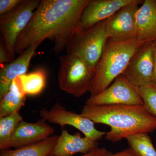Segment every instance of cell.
I'll return each instance as SVG.
<instances>
[{"mask_svg": "<svg viewBox=\"0 0 156 156\" xmlns=\"http://www.w3.org/2000/svg\"><path fill=\"white\" fill-rule=\"evenodd\" d=\"M105 156H138L132 149H126L122 151L116 153H112L110 151H108Z\"/></svg>", "mask_w": 156, "mask_h": 156, "instance_id": "cell-24", "label": "cell"}, {"mask_svg": "<svg viewBox=\"0 0 156 156\" xmlns=\"http://www.w3.org/2000/svg\"><path fill=\"white\" fill-rule=\"evenodd\" d=\"M152 83L156 85V41H155L154 50V71Z\"/></svg>", "mask_w": 156, "mask_h": 156, "instance_id": "cell-26", "label": "cell"}, {"mask_svg": "<svg viewBox=\"0 0 156 156\" xmlns=\"http://www.w3.org/2000/svg\"><path fill=\"white\" fill-rule=\"evenodd\" d=\"M130 148L138 156H156V150L151 136L147 133H140L126 137Z\"/></svg>", "mask_w": 156, "mask_h": 156, "instance_id": "cell-20", "label": "cell"}, {"mask_svg": "<svg viewBox=\"0 0 156 156\" xmlns=\"http://www.w3.org/2000/svg\"><path fill=\"white\" fill-rule=\"evenodd\" d=\"M0 99V118L20 111L24 106L26 95L23 92L18 77L12 82L9 92Z\"/></svg>", "mask_w": 156, "mask_h": 156, "instance_id": "cell-16", "label": "cell"}, {"mask_svg": "<svg viewBox=\"0 0 156 156\" xmlns=\"http://www.w3.org/2000/svg\"><path fill=\"white\" fill-rule=\"evenodd\" d=\"M139 90L147 110L156 117V85L151 83L139 87Z\"/></svg>", "mask_w": 156, "mask_h": 156, "instance_id": "cell-21", "label": "cell"}, {"mask_svg": "<svg viewBox=\"0 0 156 156\" xmlns=\"http://www.w3.org/2000/svg\"><path fill=\"white\" fill-rule=\"evenodd\" d=\"M18 78L23 92L26 95H38L46 86V73L44 69H37Z\"/></svg>", "mask_w": 156, "mask_h": 156, "instance_id": "cell-18", "label": "cell"}, {"mask_svg": "<svg viewBox=\"0 0 156 156\" xmlns=\"http://www.w3.org/2000/svg\"><path fill=\"white\" fill-rule=\"evenodd\" d=\"M87 105H144L139 88L134 86L123 75L118 77L103 92L90 97L86 102Z\"/></svg>", "mask_w": 156, "mask_h": 156, "instance_id": "cell-7", "label": "cell"}, {"mask_svg": "<svg viewBox=\"0 0 156 156\" xmlns=\"http://www.w3.org/2000/svg\"><path fill=\"white\" fill-rule=\"evenodd\" d=\"M23 0H0V15L13 11Z\"/></svg>", "mask_w": 156, "mask_h": 156, "instance_id": "cell-22", "label": "cell"}, {"mask_svg": "<svg viewBox=\"0 0 156 156\" xmlns=\"http://www.w3.org/2000/svg\"><path fill=\"white\" fill-rule=\"evenodd\" d=\"M108 151L105 148L99 147L90 152L80 156H105Z\"/></svg>", "mask_w": 156, "mask_h": 156, "instance_id": "cell-25", "label": "cell"}, {"mask_svg": "<svg viewBox=\"0 0 156 156\" xmlns=\"http://www.w3.org/2000/svg\"><path fill=\"white\" fill-rule=\"evenodd\" d=\"M40 115L42 119L59 125L62 128L66 126H73L93 141L100 140L106 134V132L96 129L94 123L91 120L81 114L67 111L58 103L55 104L50 110L42 109L40 111Z\"/></svg>", "mask_w": 156, "mask_h": 156, "instance_id": "cell-8", "label": "cell"}, {"mask_svg": "<svg viewBox=\"0 0 156 156\" xmlns=\"http://www.w3.org/2000/svg\"><path fill=\"white\" fill-rule=\"evenodd\" d=\"M58 73L59 88L76 97L89 92L94 82L95 72L83 59L75 54H67L59 57Z\"/></svg>", "mask_w": 156, "mask_h": 156, "instance_id": "cell-4", "label": "cell"}, {"mask_svg": "<svg viewBox=\"0 0 156 156\" xmlns=\"http://www.w3.org/2000/svg\"><path fill=\"white\" fill-rule=\"evenodd\" d=\"M155 41L148 42L134 53L122 75L139 88L152 83Z\"/></svg>", "mask_w": 156, "mask_h": 156, "instance_id": "cell-9", "label": "cell"}, {"mask_svg": "<svg viewBox=\"0 0 156 156\" xmlns=\"http://www.w3.org/2000/svg\"><path fill=\"white\" fill-rule=\"evenodd\" d=\"M106 20L74 34L66 48L67 54L79 56L95 73L108 41Z\"/></svg>", "mask_w": 156, "mask_h": 156, "instance_id": "cell-5", "label": "cell"}, {"mask_svg": "<svg viewBox=\"0 0 156 156\" xmlns=\"http://www.w3.org/2000/svg\"><path fill=\"white\" fill-rule=\"evenodd\" d=\"M40 0H23L13 11L0 16V31L12 61L15 57L17 39L25 29L41 2Z\"/></svg>", "mask_w": 156, "mask_h": 156, "instance_id": "cell-6", "label": "cell"}, {"mask_svg": "<svg viewBox=\"0 0 156 156\" xmlns=\"http://www.w3.org/2000/svg\"><path fill=\"white\" fill-rule=\"evenodd\" d=\"M143 1L123 7L106 20V30L108 40L121 41L136 38L137 31L136 14L139 5Z\"/></svg>", "mask_w": 156, "mask_h": 156, "instance_id": "cell-10", "label": "cell"}, {"mask_svg": "<svg viewBox=\"0 0 156 156\" xmlns=\"http://www.w3.org/2000/svg\"><path fill=\"white\" fill-rule=\"evenodd\" d=\"M23 120L20 111L0 118V149L9 148V144L17 126Z\"/></svg>", "mask_w": 156, "mask_h": 156, "instance_id": "cell-19", "label": "cell"}, {"mask_svg": "<svg viewBox=\"0 0 156 156\" xmlns=\"http://www.w3.org/2000/svg\"><path fill=\"white\" fill-rule=\"evenodd\" d=\"M99 144L98 141L86 136L82 137L80 133L71 134L66 130H62L49 156H72L77 153L85 154L99 148Z\"/></svg>", "mask_w": 156, "mask_h": 156, "instance_id": "cell-13", "label": "cell"}, {"mask_svg": "<svg viewBox=\"0 0 156 156\" xmlns=\"http://www.w3.org/2000/svg\"><path fill=\"white\" fill-rule=\"evenodd\" d=\"M137 1L89 0L83 12L75 34L108 19L123 7L136 2Z\"/></svg>", "mask_w": 156, "mask_h": 156, "instance_id": "cell-11", "label": "cell"}, {"mask_svg": "<svg viewBox=\"0 0 156 156\" xmlns=\"http://www.w3.org/2000/svg\"><path fill=\"white\" fill-rule=\"evenodd\" d=\"M37 47L32 46L24 50L16 59L0 69V98L9 92L12 82L27 73Z\"/></svg>", "mask_w": 156, "mask_h": 156, "instance_id": "cell-14", "label": "cell"}, {"mask_svg": "<svg viewBox=\"0 0 156 156\" xmlns=\"http://www.w3.org/2000/svg\"><path fill=\"white\" fill-rule=\"evenodd\" d=\"M12 61L9 56L8 50L5 46L3 44H1L0 45V63L2 64L4 62H9Z\"/></svg>", "mask_w": 156, "mask_h": 156, "instance_id": "cell-23", "label": "cell"}, {"mask_svg": "<svg viewBox=\"0 0 156 156\" xmlns=\"http://www.w3.org/2000/svg\"><path fill=\"white\" fill-rule=\"evenodd\" d=\"M137 37L141 41H156V0H145L136 14Z\"/></svg>", "mask_w": 156, "mask_h": 156, "instance_id": "cell-15", "label": "cell"}, {"mask_svg": "<svg viewBox=\"0 0 156 156\" xmlns=\"http://www.w3.org/2000/svg\"><path fill=\"white\" fill-rule=\"evenodd\" d=\"M89 1L42 0L17 39L15 53L20 55L30 47H38L47 39L54 43L56 53L61 52L75 33Z\"/></svg>", "mask_w": 156, "mask_h": 156, "instance_id": "cell-1", "label": "cell"}, {"mask_svg": "<svg viewBox=\"0 0 156 156\" xmlns=\"http://www.w3.org/2000/svg\"><path fill=\"white\" fill-rule=\"evenodd\" d=\"M58 136L52 135L37 143L15 150L2 151L0 156H49L56 144Z\"/></svg>", "mask_w": 156, "mask_h": 156, "instance_id": "cell-17", "label": "cell"}, {"mask_svg": "<svg viewBox=\"0 0 156 156\" xmlns=\"http://www.w3.org/2000/svg\"><path fill=\"white\" fill-rule=\"evenodd\" d=\"M80 114L94 123L109 126L110 131L106 132L105 138L113 143L120 142L133 134L156 130V117L144 105L85 104Z\"/></svg>", "mask_w": 156, "mask_h": 156, "instance_id": "cell-2", "label": "cell"}, {"mask_svg": "<svg viewBox=\"0 0 156 156\" xmlns=\"http://www.w3.org/2000/svg\"><path fill=\"white\" fill-rule=\"evenodd\" d=\"M145 43L137 38L121 41L108 40L95 69L90 96L103 92L122 74L134 53Z\"/></svg>", "mask_w": 156, "mask_h": 156, "instance_id": "cell-3", "label": "cell"}, {"mask_svg": "<svg viewBox=\"0 0 156 156\" xmlns=\"http://www.w3.org/2000/svg\"><path fill=\"white\" fill-rule=\"evenodd\" d=\"M42 119L30 123L22 120L11 138L9 148H16L37 143L52 136L55 131L52 126Z\"/></svg>", "mask_w": 156, "mask_h": 156, "instance_id": "cell-12", "label": "cell"}]
</instances>
